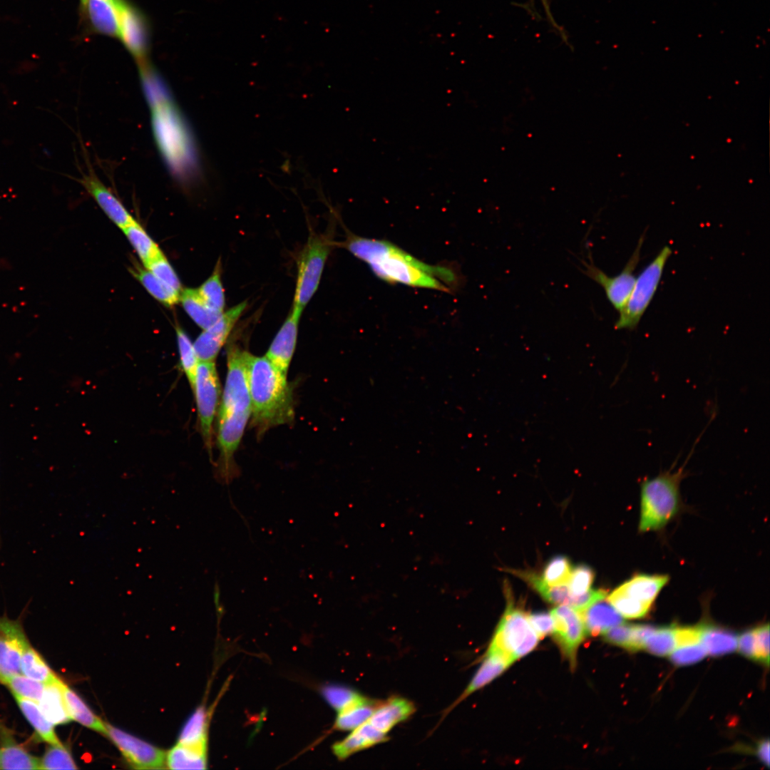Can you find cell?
Listing matches in <instances>:
<instances>
[{
  "label": "cell",
  "mask_w": 770,
  "mask_h": 770,
  "mask_svg": "<svg viewBox=\"0 0 770 770\" xmlns=\"http://www.w3.org/2000/svg\"><path fill=\"white\" fill-rule=\"evenodd\" d=\"M645 234L640 236L635 250L622 272L615 276L610 277L596 267L590 256L589 262L581 261L583 265L582 272L603 288L607 299L618 312L625 305L635 285L636 277L634 271L640 260Z\"/></svg>",
  "instance_id": "ba28073f"
},
{
  "label": "cell",
  "mask_w": 770,
  "mask_h": 770,
  "mask_svg": "<svg viewBox=\"0 0 770 770\" xmlns=\"http://www.w3.org/2000/svg\"><path fill=\"white\" fill-rule=\"evenodd\" d=\"M571 572L570 560L565 556L558 555L547 563L540 578L549 586L567 585Z\"/></svg>",
  "instance_id": "7bdbcfd3"
},
{
  "label": "cell",
  "mask_w": 770,
  "mask_h": 770,
  "mask_svg": "<svg viewBox=\"0 0 770 770\" xmlns=\"http://www.w3.org/2000/svg\"><path fill=\"white\" fill-rule=\"evenodd\" d=\"M579 614L584 622L587 635L592 636L602 635L624 621L605 597L592 603L579 612Z\"/></svg>",
  "instance_id": "44dd1931"
},
{
  "label": "cell",
  "mask_w": 770,
  "mask_h": 770,
  "mask_svg": "<svg viewBox=\"0 0 770 770\" xmlns=\"http://www.w3.org/2000/svg\"><path fill=\"white\" fill-rule=\"evenodd\" d=\"M683 469L682 466L676 472L666 471L643 481L641 485L640 531L660 529L677 513L679 486L684 476Z\"/></svg>",
  "instance_id": "277c9868"
},
{
  "label": "cell",
  "mask_w": 770,
  "mask_h": 770,
  "mask_svg": "<svg viewBox=\"0 0 770 770\" xmlns=\"http://www.w3.org/2000/svg\"><path fill=\"white\" fill-rule=\"evenodd\" d=\"M246 307L247 302H243L223 312L214 324L203 330L193 344L199 361H215Z\"/></svg>",
  "instance_id": "5bb4252c"
},
{
  "label": "cell",
  "mask_w": 770,
  "mask_h": 770,
  "mask_svg": "<svg viewBox=\"0 0 770 770\" xmlns=\"http://www.w3.org/2000/svg\"><path fill=\"white\" fill-rule=\"evenodd\" d=\"M337 245L330 235L310 234L297 260V276L292 314L300 318L319 287L326 261Z\"/></svg>",
  "instance_id": "5b68a950"
},
{
  "label": "cell",
  "mask_w": 770,
  "mask_h": 770,
  "mask_svg": "<svg viewBox=\"0 0 770 770\" xmlns=\"http://www.w3.org/2000/svg\"><path fill=\"white\" fill-rule=\"evenodd\" d=\"M84 6L94 29L103 34L119 36V16L114 4L106 0H87Z\"/></svg>",
  "instance_id": "d4e9b609"
},
{
  "label": "cell",
  "mask_w": 770,
  "mask_h": 770,
  "mask_svg": "<svg viewBox=\"0 0 770 770\" xmlns=\"http://www.w3.org/2000/svg\"><path fill=\"white\" fill-rule=\"evenodd\" d=\"M62 691L66 709L71 720H74L87 728L106 735V724L90 709L83 700L63 682L62 684Z\"/></svg>",
  "instance_id": "484cf974"
},
{
  "label": "cell",
  "mask_w": 770,
  "mask_h": 770,
  "mask_svg": "<svg viewBox=\"0 0 770 770\" xmlns=\"http://www.w3.org/2000/svg\"><path fill=\"white\" fill-rule=\"evenodd\" d=\"M220 388L215 361H200L197 367L193 393L197 403L201 434L208 451H210L212 447V425L216 414Z\"/></svg>",
  "instance_id": "9c48e42d"
},
{
  "label": "cell",
  "mask_w": 770,
  "mask_h": 770,
  "mask_svg": "<svg viewBox=\"0 0 770 770\" xmlns=\"http://www.w3.org/2000/svg\"><path fill=\"white\" fill-rule=\"evenodd\" d=\"M165 763L170 769H204L206 751L178 743L166 754Z\"/></svg>",
  "instance_id": "4dcf8cb0"
},
{
  "label": "cell",
  "mask_w": 770,
  "mask_h": 770,
  "mask_svg": "<svg viewBox=\"0 0 770 770\" xmlns=\"http://www.w3.org/2000/svg\"><path fill=\"white\" fill-rule=\"evenodd\" d=\"M29 642L21 624L6 616H0V682L21 674V657Z\"/></svg>",
  "instance_id": "4fadbf2b"
},
{
  "label": "cell",
  "mask_w": 770,
  "mask_h": 770,
  "mask_svg": "<svg viewBox=\"0 0 770 770\" xmlns=\"http://www.w3.org/2000/svg\"><path fill=\"white\" fill-rule=\"evenodd\" d=\"M41 769H76L71 754L62 744H50L40 759Z\"/></svg>",
  "instance_id": "b9f144b4"
},
{
  "label": "cell",
  "mask_w": 770,
  "mask_h": 770,
  "mask_svg": "<svg viewBox=\"0 0 770 770\" xmlns=\"http://www.w3.org/2000/svg\"><path fill=\"white\" fill-rule=\"evenodd\" d=\"M632 631V625L621 623L614 626L602 634L610 644L628 650Z\"/></svg>",
  "instance_id": "c3c4849f"
},
{
  "label": "cell",
  "mask_w": 770,
  "mask_h": 770,
  "mask_svg": "<svg viewBox=\"0 0 770 770\" xmlns=\"http://www.w3.org/2000/svg\"><path fill=\"white\" fill-rule=\"evenodd\" d=\"M416 711L413 702L400 697H392L379 702L367 720L373 727L384 734L399 723L409 719Z\"/></svg>",
  "instance_id": "ac0fdd59"
},
{
  "label": "cell",
  "mask_w": 770,
  "mask_h": 770,
  "mask_svg": "<svg viewBox=\"0 0 770 770\" xmlns=\"http://www.w3.org/2000/svg\"><path fill=\"white\" fill-rule=\"evenodd\" d=\"M700 642L701 627L675 628V648Z\"/></svg>",
  "instance_id": "f907efd6"
},
{
  "label": "cell",
  "mask_w": 770,
  "mask_h": 770,
  "mask_svg": "<svg viewBox=\"0 0 770 770\" xmlns=\"http://www.w3.org/2000/svg\"><path fill=\"white\" fill-rule=\"evenodd\" d=\"M701 643L707 654L722 656L737 647V637L732 632L714 626H701Z\"/></svg>",
  "instance_id": "f1b7e54d"
},
{
  "label": "cell",
  "mask_w": 770,
  "mask_h": 770,
  "mask_svg": "<svg viewBox=\"0 0 770 770\" xmlns=\"http://www.w3.org/2000/svg\"><path fill=\"white\" fill-rule=\"evenodd\" d=\"M325 700L337 712H342L369 699L358 692L339 684L326 685L322 689Z\"/></svg>",
  "instance_id": "836d02e7"
},
{
  "label": "cell",
  "mask_w": 770,
  "mask_h": 770,
  "mask_svg": "<svg viewBox=\"0 0 770 770\" xmlns=\"http://www.w3.org/2000/svg\"><path fill=\"white\" fill-rule=\"evenodd\" d=\"M20 667L21 674L43 684L52 683L58 679L29 642L23 650Z\"/></svg>",
  "instance_id": "f546056e"
},
{
  "label": "cell",
  "mask_w": 770,
  "mask_h": 770,
  "mask_svg": "<svg viewBox=\"0 0 770 770\" xmlns=\"http://www.w3.org/2000/svg\"><path fill=\"white\" fill-rule=\"evenodd\" d=\"M204 302L213 310L222 313L225 306L221 281V263L218 260L212 274L197 289Z\"/></svg>",
  "instance_id": "d590c367"
},
{
  "label": "cell",
  "mask_w": 770,
  "mask_h": 770,
  "mask_svg": "<svg viewBox=\"0 0 770 770\" xmlns=\"http://www.w3.org/2000/svg\"><path fill=\"white\" fill-rule=\"evenodd\" d=\"M533 1L534 0H531V2H533ZM540 1H541V4H542V6L543 7L545 14V16L547 17V19L548 21V23L554 29L555 31H556L558 34H559V35L562 38V39L563 41H565L567 39V35L565 34V31L555 21V19H554V17H553V16L552 14L551 10H550L549 0H540Z\"/></svg>",
  "instance_id": "db71d44e"
},
{
  "label": "cell",
  "mask_w": 770,
  "mask_h": 770,
  "mask_svg": "<svg viewBox=\"0 0 770 770\" xmlns=\"http://www.w3.org/2000/svg\"><path fill=\"white\" fill-rule=\"evenodd\" d=\"M507 605L488 650L504 655L513 663L526 656L540 640L528 615L515 607L507 588Z\"/></svg>",
  "instance_id": "8992f818"
},
{
  "label": "cell",
  "mask_w": 770,
  "mask_h": 770,
  "mask_svg": "<svg viewBox=\"0 0 770 770\" xmlns=\"http://www.w3.org/2000/svg\"><path fill=\"white\" fill-rule=\"evenodd\" d=\"M672 254L671 247L665 245L636 277L630 295L619 312L618 319L615 324L616 329L632 330L637 327L657 290L665 265Z\"/></svg>",
  "instance_id": "52a82bcc"
},
{
  "label": "cell",
  "mask_w": 770,
  "mask_h": 770,
  "mask_svg": "<svg viewBox=\"0 0 770 770\" xmlns=\"http://www.w3.org/2000/svg\"><path fill=\"white\" fill-rule=\"evenodd\" d=\"M138 257L146 267L163 252L144 229L135 221L122 229Z\"/></svg>",
  "instance_id": "1f68e13d"
},
{
  "label": "cell",
  "mask_w": 770,
  "mask_h": 770,
  "mask_svg": "<svg viewBox=\"0 0 770 770\" xmlns=\"http://www.w3.org/2000/svg\"><path fill=\"white\" fill-rule=\"evenodd\" d=\"M63 681L46 684L38 707L46 718L53 725L65 724L71 719L68 713L63 691Z\"/></svg>",
  "instance_id": "603a6c76"
},
{
  "label": "cell",
  "mask_w": 770,
  "mask_h": 770,
  "mask_svg": "<svg viewBox=\"0 0 770 770\" xmlns=\"http://www.w3.org/2000/svg\"><path fill=\"white\" fill-rule=\"evenodd\" d=\"M529 622L540 640L553 634V620L550 612H537L528 615Z\"/></svg>",
  "instance_id": "681fc988"
},
{
  "label": "cell",
  "mask_w": 770,
  "mask_h": 770,
  "mask_svg": "<svg viewBox=\"0 0 770 770\" xmlns=\"http://www.w3.org/2000/svg\"><path fill=\"white\" fill-rule=\"evenodd\" d=\"M675 627L654 628L645 640L644 649L657 656H666L674 650Z\"/></svg>",
  "instance_id": "ab89813d"
},
{
  "label": "cell",
  "mask_w": 770,
  "mask_h": 770,
  "mask_svg": "<svg viewBox=\"0 0 770 770\" xmlns=\"http://www.w3.org/2000/svg\"><path fill=\"white\" fill-rule=\"evenodd\" d=\"M386 734L378 730L368 721L354 729L343 740L332 746V751L339 759H345L354 753L386 741Z\"/></svg>",
  "instance_id": "ffe728a7"
},
{
  "label": "cell",
  "mask_w": 770,
  "mask_h": 770,
  "mask_svg": "<svg viewBox=\"0 0 770 770\" xmlns=\"http://www.w3.org/2000/svg\"><path fill=\"white\" fill-rule=\"evenodd\" d=\"M299 321L292 312L288 315L265 355L286 376L297 344Z\"/></svg>",
  "instance_id": "e0dca14e"
},
{
  "label": "cell",
  "mask_w": 770,
  "mask_h": 770,
  "mask_svg": "<svg viewBox=\"0 0 770 770\" xmlns=\"http://www.w3.org/2000/svg\"><path fill=\"white\" fill-rule=\"evenodd\" d=\"M667 581V575H640L632 578L617 589L633 599L651 605Z\"/></svg>",
  "instance_id": "cb8c5ba5"
},
{
  "label": "cell",
  "mask_w": 770,
  "mask_h": 770,
  "mask_svg": "<svg viewBox=\"0 0 770 770\" xmlns=\"http://www.w3.org/2000/svg\"><path fill=\"white\" fill-rule=\"evenodd\" d=\"M119 16V37L139 63L147 50V33L140 16L121 0L115 4Z\"/></svg>",
  "instance_id": "9a60e30c"
},
{
  "label": "cell",
  "mask_w": 770,
  "mask_h": 770,
  "mask_svg": "<svg viewBox=\"0 0 770 770\" xmlns=\"http://www.w3.org/2000/svg\"><path fill=\"white\" fill-rule=\"evenodd\" d=\"M379 702L368 701L338 712L334 727L340 731H352L371 716Z\"/></svg>",
  "instance_id": "e575fe53"
},
{
  "label": "cell",
  "mask_w": 770,
  "mask_h": 770,
  "mask_svg": "<svg viewBox=\"0 0 770 770\" xmlns=\"http://www.w3.org/2000/svg\"><path fill=\"white\" fill-rule=\"evenodd\" d=\"M106 735L118 747L127 762L134 769L165 768L166 753L162 749L107 724Z\"/></svg>",
  "instance_id": "30bf717a"
},
{
  "label": "cell",
  "mask_w": 770,
  "mask_h": 770,
  "mask_svg": "<svg viewBox=\"0 0 770 770\" xmlns=\"http://www.w3.org/2000/svg\"><path fill=\"white\" fill-rule=\"evenodd\" d=\"M756 754L759 759L767 766L769 765V741L764 740L759 743L756 747Z\"/></svg>",
  "instance_id": "11a10c76"
},
{
  "label": "cell",
  "mask_w": 770,
  "mask_h": 770,
  "mask_svg": "<svg viewBox=\"0 0 770 770\" xmlns=\"http://www.w3.org/2000/svg\"><path fill=\"white\" fill-rule=\"evenodd\" d=\"M132 272L147 291L159 302L168 306H173L179 302L180 294L168 287L148 270L137 267Z\"/></svg>",
  "instance_id": "8d00e7d4"
},
{
  "label": "cell",
  "mask_w": 770,
  "mask_h": 770,
  "mask_svg": "<svg viewBox=\"0 0 770 770\" xmlns=\"http://www.w3.org/2000/svg\"><path fill=\"white\" fill-rule=\"evenodd\" d=\"M207 713L204 707L197 708L185 724L178 743L206 751Z\"/></svg>",
  "instance_id": "d6a6232c"
},
{
  "label": "cell",
  "mask_w": 770,
  "mask_h": 770,
  "mask_svg": "<svg viewBox=\"0 0 770 770\" xmlns=\"http://www.w3.org/2000/svg\"><path fill=\"white\" fill-rule=\"evenodd\" d=\"M246 352L233 346L227 352V374L218 414L217 441L222 461L223 478L228 482L232 458L251 416Z\"/></svg>",
  "instance_id": "7a4b0ae2"
},
{
  "label": "cell",
  "mask_w": 770,
  "mask_h": 770,
  "mask_svg": "<svg viewBox=\"0 0 770 770\" xmlns=\"http://www.w3.org/2000/svg\"><path fill=\"white\" fill-rule=\"evenodd\" d=\"M0 769H41L40 759L29 754L0 727Z\"/></svg>",
  "instance_id": "7402d4cb"
},
{
  "label": "cell",
  "mask_w": 770,
  "mask_h": 770,
  "mask_svg": "<svg viewBox=\"0 0 770 770\" xmlns=\"http://www.w3.org/2000/svg\"><path fill=\"white\" fill-rule=\"evenodd\" d=\"M553 620L554 638L572 668L576 663L577 652L587 635L582 619L578 611L567 605H558L550 612Z\"/></svg>",
  "instance_id": "8fae6325"
},
{
  "label": "cell",
  "mask_w": 770,
  "mask_h": 770,
  "mask_svg": "<svg viewBox=\"0 0 770 770\" xmlns=\"http://www.w3.org/2000/svg\"><path fill=\"white\" fill-rule=\"evenodd\" d=\"M145 268L168 287L180 295L183 289L180 280L164 255L151 262Z\"/></svg>",
  "instance_id": "ee69618b"
},
{
  "label": "cell",
  "mask_w": 770,
  "mask_h": 770,
  "mask_svg": "<svg viewBox=\"0 0 770 770\" xmlns=\"http://www.w3.org/2000/svg\"><path fill=\"white\" fill-rule=\"evenodd\" d=\"M513 573L528 582L548 602L558 605H567L578 612L607 596V592L602 589L590 590L585 593L575 595L570 592L567 585H547L540 576L533 573L513 570Z\"/></svg>",
  "instance_id": "7c38bea8"
},
{
  "label": "cell",
  "mask_w": 770,
  "mask_h": 770,
  "mask_svg": "<svg viewBox=\"0 0 770 770\" xmlns=\"http://www.w3.org/2000/svg\"><path fill=\"white\" fill-rule=\"evenodd\" d=\"M607 600L622 617L629 619L644 617L651 606L629 597L617 588L608 595Z\"/></svg>",
  "instance_id": "f35d334b"
},
{
  "label": "cell",
  "mask_w": 770,
  "mask_h": 770,
  "mask_svg": "<svg viewBox=\"0 0 770 770\" xmlns=\"http://www.w3.org/2000/svg\"><path fill=\"white\" fill-rule=\"evenodd\" d=\"M755 643V659L769 665V625L758 627L754 630Z\"/></svg>",
  "instance_id": "7dc6e473"
},
{
  "label": "cell",
  "mask_w": 770,
  "mask_h": 770,
  "mask_svg": "<svg viewBox=\"0 0 770 770\" xmlns=\"http://www.w3.org/2000/svg\"><path fill=\"white\" fill-rule=\"evenodd\" d=\"M512 664L513 662L509 659L500 653L487 650L479 668L463 693L453 703L451 708H449V710L471 694L488 684L505 672Z\"/></svg>",
  "instance_id": "d6986e66"
},
{
  "label": "cell",
  "mask_w": 770,
  "mask_h": 770,
  "mask_svg": "<svg viewBox=\"0 0 770 770\" xmlns=\"http://www.w3.org/2000/svg\"><path fill=\"white\" fill-rule=\"evenodd\" d=\"M737 646L740 653L750 659H755V643L754 630L742 633L737 638Z\"/></svg>",
  "instance_id": "f5cc1de1"
},
{
  "label": "cell",
  "mask_w": 770,
  "mask_h": 770,
  "mask_svg": "<svg viewBox=\"0 0 770 770\" xmlns=\"http://www.w3.org/2000/svg\"><path fill=\"white\" fill-rule=\"evenodd\" d=\"M3 684L11 690L13 695L31 699L37 703L41 698L46 685L22 674L8 677Z\"/></svg>",
  "instance_id": "60d3db41"
},
{
  "label": "cell",
  "mask_w": 770,
  "mask_h": 770,
  "mask_svg": "<svg viewBox=\"0 0 770 770\" xmlns=\"http://www.w3.org/2000/svg\"><path fill=\"white\" fill-rule=\"evenodd\" d=\"M106 1H110V2L115 4V2H116L117 0H106Z\"/></svg>",
  "instance_id": "9f6ffc18"
},
{
  "label": "cell",
  "mask_w": 770,
  "mask_h": 770,
  "mask_svg": "<svg viewBox=\"0 0 770 770\" xmlns=\"http://www.w3.org/2000/svg\"><path fill=\"white\" fill-rule=\"evenodd\" d=\"M252 425L258 433L294 419L292 391L283 374L266 356L246 352Z\"/></svg>",
  "instance_id": "3957f363"
},
{
  "label": "cell",
  "mask_w": 770,
  "mask_h": 770,
  "mask_svg": "<svg viewBox=\"0 0 770 770\" xmlns=\"http://www.w3.org/2000/svg\"><path fill=\"white\" fill-rule=\"evenodd\" d=\"M26 720L32 726L38 736L49 744H61L54 732L53 724L43 715L36 702L13 695Z\"/></svg>",
  "instance_id": "83f0119b"
},
{
  "label": "cell",
  "mask_w": 770,
  "mask_h": 770,
  "mask_svg": "<svg viewBox=\"0 0 770 770\" xmlns=\"http://www.w3.org/2000/svg\"><path fill=\"white\" fill-rule=\"evenodd\" d=\"M176 334L180 364L193 391L199 360L193 344L184 330L178 327Z\"/></svg>",
  "instance_id": "74e56055"
},
{
  "label": "cell",
  "mask_w": 770,
  "mask_h": 770,
  "mask_svg": "<svg viewBox=\"0 0 770 770\" xmlns=\"http://www.w3.org/2000/svg\"><path fill=\"white\" fill-rule=\"evenodd\" d=\"M179 301L190 317L203 330L214 324L223 313L212 309L200 296L197 289H183Z\"/></svg>",
  "instance_id": "4316f807"
},
{
  "label": "cell",
  "mask_w": 770,
  "mask_h": 770,
  "mask_svg": "<svg viewBox=\"0 0 770 770\" xmlns=\"http://www.w3.org/2000/svg\"><path fill=\"white\" fill-rule=\"evenodd\" d=\"M79 181L107 216L120 228L123 229L135 221L121 202L91 172L84 175Z\"/></svg>",
  "instance_id": "2e32d148"
},
{
  "label": "cell",
  "mask_w": 770,
  "mask_h": 770,
  "mask_svg": "<svg viewBox=\"0 0 770 770\" xmlns=\"http://www.w3.org/2000/svg\"><path fill=\"white\" fill-rule=\"evenodd\" d=\"M339 245L389 283L449 292L456 281L451 269L426 264L389 241L349 233Z\"/></svg>",
  "instance_id": "6da1fadb"
},
{
  "label": "cell",
  "mask_w": 770,
  "mask_h": 770,
  "mask_svg": "<svg viewBox=\"0 0 770 770\" xmlns=\"http://www.w3.org/2000/svg\"><path fill=\"white\" fill-rule=\"evenodd\" d=\"M653 630L654 627L649 625H632L628 650L637 651L644 649L645 640Z\"/></svg>",
  "instance_id": "816d5d0a"
},
{
  "label": "cell",
  "mask_w": 770,
  "mask_h": 770,
  "mask_svg": "<svg viewBox=\"0 0 770 770\" xmlns=\"http://www.w3.org/2000/svg\"><path fill=\"white\" fill-rule=\"evenodd\" d=\"M707 654L705 648L699 642L674 648L670 659L674 664L684 666L701 661Z\"/></svg>",
  "instance_id": "f6af8a7d"
},
{
  "label": "cell",
  "mask_w": 770,
  "mask_h": 770,
  "mask_svg": "<svg viewBox=\"0 0 770 770\" xmlns=\"http://www.w3.org/2000/svg\"><path fill=\"white\" fill-rule=\"evenodd\" d=\"M594 577V572L589 566L580 565L572 570L567 585L572 593L583 594L590 590Z\"/></svg>",
  "instance_id": "bcb514c9"
},
{
  "label": "cell",
  "mask_w": 770,
  "mask_h": 770,
  "mask_svg": "<svg viewBox=\"0 0 770 770\" xmlns=\"http://www.w3.org/2000/svg\"><path fill=\"white\" fill-rule=\"evenodd\" d=\"M83 5H84L87 0H81Z\"/></svg>",
  "instance_id": "6f0895ef"
}]
</instances>
